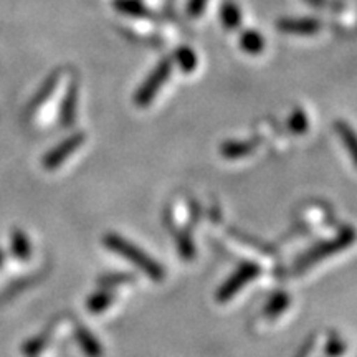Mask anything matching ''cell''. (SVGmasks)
Returning <instances> with one entry per match:
<instances>
[{"label":"cell","instance_id":"obj_23","mask_svg":"<svg viewBox=\"0 0 357 357\" xmlns=\"http://www.w3.org/2000/svg\"><path fill=\"white\" fill-rule=\"evenodd\" d=\"M124 281H131L128 275H123V276H118V275H113V276H108V278H101L100 280V284L102 287H113V284H121Z\"/></svg>","mask_w":357,"mask_h":357},{"label":"cell","instance_id":"obj_24","mask_svg":"<svg viewBox=\"0 0 357 357\" xmlns=\"http://www.w3.org/2000/svg\"><path fill=\"white\" fill-rule=\"evenodd\" d=\"M307 3H311V6L314 7H324L326 6V0H306Z\"/></svg>","mask_w":357,"mask_h":357},{"label":"cell","instance_id":"obj_2","mask_svg":"<svg viewBox=\"0 0 357 357\" xmlns=\"http://www.w3.org/2000/svg\"><path fill=\"white\" fill-rule=\"evenodd\" d=\"M172 71V60L171 58H164L158 66L151 71V75L147 77L144 83L141 84L139 89H137L136 96H134V101H136L137 106L141 108H146L151 101L154 100V96L158 95V91L164 86V83L167 82L169 75Z\"/></svg>","mask_w":357,"mask_h":357},{"label":"cell","instance_id":"obj_21","mask_svg":"<svg viewBox=\"0 0 357 357\" xmlns=\"http://www.w3.org/2000/svg\"><path fill=\"white\" fill-rule=\"evenodd\" d=\"M208 0H189V6H187V12L190 17H200L202 15L205 6H207Z\"/></svg>","mask_w":357,"mask_h":357},{"label":"cell","instance_id":"obj_22","mask_svg":"<svg viewBox=\"0 0 357 357\" xmlns=\"http://www.w3.org/2000/svg\"><path fill=\"white\" fill-rule=\"evenodd\" d=\"M344 351H346V346L342 344V342H339L337 339H333V341H329L328 347H326V354L331 356V357L341 356Z\"/></svg>","mask_w":357,"mask_h":357},{"label":"cell","instance_id":"obj_6","mask_svg":"<svg viewBox=\"0 0 357 357\" xmlns=\"http://www.w3.org/2000/svg\"><path fill=\"white\" fill-rule=\"evenodd\" d=\"M276 29L284 33L312 35L319 32L321 22L314 19H281L276 24Z\"/></svg>","mask_w":357,"mask_h":357},{"label":"cell","instance_id":"obj_16","mask_svg":"<svg viewBox=\"0 0 357 357\" xmlns=\"http://www.w3.org/2000/svg\"><path fill=\"white\" fill-rule=\"evenodd\" d=\"M113 300H114V296L108 291L96 293V294H93V296H89L86 307H88V311H91V312H101V311H105L106 307L111 306Z\"/></svg>","mask_w":357,"mask_h":357},{"label":"cell","instance_id":"obj_10","mask_svg":"<svg viewBox=\"0 0 357 357\" xmlns=\"http://www.w3.org/2000/svg\"><path fill=\"white\" fill-rule=\"evenodd\" d=\"M77 84L70 88L68 95H66L63 106H61V124L63 126H71L75 121V113H77Z\"/></svg>","mask_w":357,"mask_h":357},{"label":"cell","instance_id":"obj_17","mask_svg":"<svg viewBox=\"0 0 357 357\" xmlns=\"http://www.w3.org/2000/svg\"><path fill=\"white\" fill-rule=\"evenodd\" d=\"M336 129L341 134L342 139L346 141L347 147H349L351 154H352V159H354V162L357 164V137L352 129L347 126L346 123H336Z\"/></svg>","mask_w":357,"mask_h":357},{"label":"cell","instance_id":"obj_11","mask_svg":"<svg viewBox=\"0 0 357 357\" xmlns=\"http://www.w3.org/2000/svg\"><path fill=\"white\" fill-rule=\"evenodd\" d=\"M220 19L227 29H236L242 24V10L235 2L229 0L220 7Z\"/></svg>","mask_w":357,"mask_h":357},{"label":"cell","instance_id":"obj_18","mask_svg":"<svg viewBox=\"0 0 357 357\" xmlns=\"http://www.w3.org/2000/svg\"><path fill=\"white\" fill-rule=\"evenodd\" d=\"M307 124H310L307 123V114L300 108L294 109L293 114L289 116V129H291L294 134L306 132Z\"/></svg>","mask_w":357,"mask_h":357},{"label":"cell","instance_id":"obj_7","mask_svg":"<svg viewBox=\"0 0 357 357\" xmlns=\"http://www.w3.org/2000/svg\"><path fill=\"white\" fill-rule=\"evenodd\" d=\"M253 151H255V146L248 141H229L220 147L222 155H225L227 159L245 158V155L252 154Z\"/></svg>","mask_w":357,"mask_h":357},{"label":"cell","instance_id":"obj_13","mask_svg":"<svg viewBox=\"0 0 357 357\" xmlns=\"http://www.w3.org/2000/svg\"><path fill=\"white\" fill-rule=\"evenodd\" d=\"M240 45H242L243 50L250 53V55H258L265 48V38L258 32H255V30H247L242 35V38H240Z\"/></svg>","mask_w":357,"mask_h":357},{"label":"cell","instance_id":"obj_14","mask_svg":"<svg viewBox=\"0 0 357 357\" xmlns=\"http://www.w3.org/2000/svg\"><path fill=\"white\" fill-rule=\"evenodd\" d=\"M176 61L181 66V70L185 71V73H190V71L197 68V55L189 47L178 48L176 52Z\"/></svg>","mask_w":357,"mask_h":357},{"label":"cell","instance_id":"obj_8","mask_svg":"<svg viewBox=\"0 0 357 357\" xmlns=\"http://www.w3.org/2000/svg\"><path fill=\"white\" fill-rule=\"evenodd\" d=\"M77 337H78V342H79V346H82L84 354H86L88 357H101L102 349H101L100 342H98V339L93 336V334L89 333L86 328H78Z\"/></svg>","mask_w":357,"mask_h":357},{"label":"cell","instance_id":"obj_3","mask_svg":"<svg viewBox=\"0 0 357 357\" xmlns=\"http://www.w3.org/2000/svg\"><path fill=\"white\" fill-rule=\"evenodd\" d=\"M352 242H354V231H352L351 229L342 230L341 234L336 236V238L329 240V242H326V243L318 245V247L310 250V252H307L305 257H301L296 263V270L298 271L306 270V268L314 265L316 261L323 260V258L333 255V253H336L337 250L346 248L347 245H351Z\"/></svg>","mask_w":357,"mask_h":357},{"label":"cell","instance_id":"obj_20","mask_svg":"<svg viewBox=\"0 0 357 357\" xmlns=\"http://www.w3.org/2000/svg\"><path fill=\"white\" fill-rule=\"evenodd\" d=\"M45 346H47V337L45 336L33 337L32 341H29L24 346V354H26L29 357H35L45 349Z\"/></svg>","mask_w":357,"mask_h":357},{"label":"cell","instance_id":"obj_12","mask_svg":"<svg viewBox=\"0 0 357 357\" xmlns=\"http://www.w3.org/2000/svg\"><path fill=\"white\" fill-rule=\"evenodd\" d=\"M113 6L116 10L128 17H147L149 10L142 6L139 0H114Z\"/></svg>","mask_w":357,"mask_h":357},{"label":"cell","instance_id":"obj_19","mask_svg":"<svg viewBox=\"0 0 357 357\" xmlns=\"http://www.w3.org/2000/svg\"><path fill=\"white\" fill-rule=\"evenodd\" d=\"M177 247H178V252H181L182 258H187V260L194 258L195 247H194V243H192L189 235L187 234L177 235Z\"/></svg>","mask_w":357,"mask_h":357},{"label":"cell","instance_id":"obj_9","mask_svg":"<svg viewBox=\"0 0 357 357\" xmlns=\"http://www.w3.org/2000/svg\"><path fill=\"white\" fill-rule=\"evenodd\" d=\"M12 252L19 260H29L32 257V245L24 231L15 230L12 234Z\"/></svg>","mask_w":357,"mask_h":357},{"label":"cell","instance_id":"obj_4","mask_svg":"<svg viewBox=\"0 0 357 357\" xmlns=\"http://www.w3.org/2000/svg\"><path fill=\"white\" fill-rule=\"evenodd\" d=\"M258 275H260V268H258L257 265H253V263H243V265L240 266L238 270H236L235 273L222 284L220 289H218V293H217V300L218 301H229L230 298H234L235 294L248 283V281L255 280Z\"/></svg>","mask_w":357,"mask_h":357},{"label":"cell","instance_id":"obj_5","mask_svg":"<svg viewBox=\"0 0 357 357\" xmlns=\"http://www.w3.org/2000/svg\"><path fill=\"white\" fill-rule=\"evenodd\" d=\"M84 142V134L83 132H77L73 136H70L68 139H65L63 142H60L55 149H52L50 153L43 158V167L52 171V169H56L58 166L65 162L66 158L75 153L79 146Z\"/></svg>","mask_w":357,"mask_h":357},{"label":"cell","instance_id":"obj_15","mask_svg":"<svg viewBox=\"0 0 357 357\" xmlns=\"http://www.w3.org/2000/svg\"><path fill=\"white\" fill-rule=\"evenodd\" d=\"M289 306V296L287 293H276L265 307V314L268 318H273V316H278Z\"/></svg>","mask_w":357,"mask_h":357},{"label":"cell","instance_id":"obj_1","mask_svg":"<svg viewBox=\"0 0 357 357\" xmlns=\"http://www.w3.org/2000/svg\"><path fill=\"white\" fill-rule=\"evenodd\" d=\"M105 245L108 247L111 252L118 253L126 258V260L132 261L139 270L144 271L146 275H149L151 280L154 281H162L164 280V270L162 266L159 265L158 261L153 260L149 255H146L141 248H137L136 245L129 243L126 238L121 235L109 234L105 236Z\"/></svg>","mask_w":357,"mask_h":357}]
</instances>
